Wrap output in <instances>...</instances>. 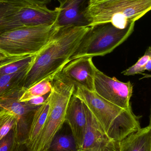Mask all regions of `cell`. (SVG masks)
Segmentation results:
<instances>
[{
    "label": "cell",
    "instance_id": "1",
    "mask_svg": "<svg viewBox=\"0 0 151 151\" xmlns=\"http://www.w3.org/2000/svg\"><path fill=\"white\" fill-rule=\"evenodd\" d=\"M90 27H59L52 40L37 53L27 75L24 88L26 90L47 76L60 72L70 62V58Z\"/></svg>",
    "mask_w": 151,
    "mask_h": 151
},
{
    "label": "cell",
    "instance_id": "2",
    "mask_svg": "<svg viewBox=\"0 0 151 151\" xmlns=\"http://www.w3.org/2000/svg\"><path fill=\"white\" fill-rule=\"evenodd\" d=\"M85 104L106 135L120 142L141 128L139 117L132 107L124 109L103 98L95 91L75 87L73 93Z\"/></svg>",
    "mask_w": 151,
    "mask_h": 151
},
{
    "label": "cell",
    "instance_id": "3",
    "mask_svg": "<svg viewBox=\"0 0 151 151\" xmlns=\"http://www.w3.org/2000/svg\"><path fill=\"white\" fill-rule=\"evenodd\" d=\"M151 10V0H99L88 4L84 16L90 27L111 23L124 29Z\"/></svg>",
    "mask_w": 151,
    "mask_h": 151
},
{
    "label": "cell",
    "instance_id": "4",
    "mask_svg": "<svg viewBox=\"0 0 151 151\" xmlns=\"http://www.w3.org/2000/svg\"><path fill=\"white\" fill-rule=\"evenodd\" d=\"M59 14L58 7L51 10L20 0H1L0 35L21 27L57 24Z\"/></svg>",
    "mask_w": 151,
    "mask_h": 151
},
{
    "label": "cell",
    "instance_id": "5",
    "mask_svg": "<svg viewBox=\"0 0 151 151\" xmlns=\"http://www.w3.org/2000/svg\"><path fill=\"white\" fill-rule=\"evenodd\" d=\"M75 90V85L59 73L56 74L50 93V107L43 129L32 151H46L56 133L65 123L69 101Z\"/></svg>",
    "mask_w": 151,
    "mask_h": 151
},
{
    "label": "cell",
    "instance_id": "6",
    "mask_svg": "<svg viewBox=\"0 0 151 151\" xmlns=\"http://www.w3.org/2000/svg\"><path fill=\"white\" fill-rule=\"evenodd\" d=\"M58 29L55 24L8 31L0 35V50L12 57L37 54L52 40Z\"/></svg>",
    "mask_w": 151,
    "mask_h": 151
},
{
    "label": "cell",
    "instance_id": "7",
    "mask_svg": "<svg viewBox=\"0 0 151 151\" xmlns=\"http://www.w3.org/2000/svg\"><path fill=\"white\" fill-rule=\"evenodd\" d=\"M135 23L119 29L111 23L100 24L90 27L84 35L70 61L84 56H104L112 52L130 36Z\"/></svg>",
    "mask_w": 151,
    "mask_h": 151
},
{
    "label": "cell",
    "instance_id": "8",
    "mask_svg": "<svg viewBox=\"0 0 151 151\" xmlns=\"http://www.w3.org/2000/svg\"><path fill=\"white\" fill-rule=\"evenodd\" d=\"M94 89L103 98L122 109L131 107L130 100L133 85L129 81L123 82L115 77H109L96 67Z\"/></svg>",
    "mask_w": 151,
    "mask_h": 151
},
{
    "label": "cell",
    "instance_id": "9",
    "mask_svg": "<svg viewBox=\"0 0 151 151\" xmlns=\"http://www.w3.org/2000/svg\"><path fill=\"white\" fill-rule=\"evenodd\" d=\"M25 90L9 96L0 98V110L10 111L18 117L14 130L16 142L19 143H26L34 116L41 106L32 105L27 102H20L19 98Z\"/></svg>",
    "mask_w": 151,
    "mask_h": 151
},
{
    "label": "cell",
    "instance_id": "10",
    "mask_svg": "<svg viewBox=\"0 0 151 151\" xmlns=\"http://www.w3.org/2000/svg\"><path fill=\"white\" fill-rule=\"evenodd\" d=\"M92 58L81 57L71 60L63 68L59 74L73 83L75 87H82L95 91L96 67L93 63Z\"/></svg>",
    "mask_w": 151,
    "mask_h": 151
},
{
    "label": "cell",
    "instance_id": "11",
    "mask_svg": "<svg viewBox=\"0 0 151 151\" xmlns=\"http://www.w3.org/2000/svg\"><path fill=\"white\" fill-rule=\"evenodd\" d=\"M84 106L87 127L82 146L78 151H120V142L111 140L106 135L85 104Z\"/></svg>",
    "mask_w": 151,
    "mask_h": 151
},
{
    "label": "cell",
    "instance_id": "12",
    "mask_svg": "<svg viewBox=\"0 0 151 151\" xmlns=\"http://www.w3.org/2000/svg\"><path fill=\"white\" fill-rule=\"evenodd\" d=\"M65 123L70 127L79 149L82 146L87 125V115L84 103L73 95L66 110Z\"/></svg>",
    "mask_w": 151,
    "mask_h": 151
},
{
    "label": "cell",
    "instance_id": "13",
    "mask_svg": "<svg viewBox=\"0 0 151 151\" xmlns=\"http://www.w3.org/2000/svg\"><path fill=\"white\" fill-rule=\"evenodd\" d=\"M89 0H59V14L57 25L66 26H89L84 17Z\"/></svg>",
    "mask_w": 151,
    "mask_h": 151
},
{
    "label": "cell",
    "instance_id": "14",
    "mask_svg": "<svg viewBox=\"0 0 151 151\" xmlns=\"http://www.w3.org/2000/svg\"><path fill=\"white\" fill-rule=\"evenodd\" d=\"M120 151H151L150 125L128 136L120 142Z\"/></svg>",
    "mask_w": 151,
    "mask_h": 151
},
{
    "label": "cell",
    "instance_id": "15",
    "mask_svg": "<svg viewBox=\"0 0 151 151\" xmlns=\"http://www.w3.org/2000/svg\"><path fill=\"white\" fill-rule=\"evenodd\" d=\"M31 68L15 73L0 75V98L9 96L25 90L24 87L25 81Z\"/></svg>",
    "mask_w": 151,
    "mask_h": 151
},
{
    "label": "cell",
    "instance_id": "16",
    "mask_svg": "<svg viewBox=\"0 0 151 151\" xmlns=\"http://www.w3.org/2000/svg\"><path fill=\"white\" fill-rule=\"evenodd\" d=\"M50 103V98L49 95L45 102L37 109L34 116L26 142L27 146L32 151L46 122L49 109Z\"/></svg>",
    "mask_w": 151,
    "mask_h": 151
},
{
    "label": "cell",
    "instance_id": "17",
    "mask_svg": "<svg viewBox=\"0 0 151 151\" xmlns=\"http://www.w3.org/2000/svg\"><path fill=\"white\" fill-rule=\"evenodd\" d=\"M79 148L72 132L62 128L53 137L46 151H78Z\"/></svg>",
    "mask_w": 151,
    "mask_h": 151
},
{
    "label": "cell",
    "instance_id": "18",
    "mask_svg": "<svg viewBox=\"0 0 151 151\" xmlns=\"http://www.w3.org/2000/svg\"><path fill=\"white\" fill-rule=\"evenodd\" d=\"M37 54L17 57L0 62V75L15 73L32 67Z\"/></svg>",
    "mask_w": 151,
    "mask_h": 151
},
{
    "label": "cell",
    "instance_id": "19",
    "mask_svg": "<svg viewBox=\"0 0 151 151\" xmlns=\"http://www.w3.org/2000/svg\"><path fill=\"white\" fill-rule=\"evenodd\" d=\"M58 73H55L48 76L27 89L19 98V101L27 102L34 98L41 96L50 93L52 90V83L54 78Z\"/></svg>",
    "mask_w": 151,
    "mask_h": 151
},
{
    "label": "cell",
    "instance_id": "20",
    "mask_svg": "<svg viewBox=\"0 0 151 151\" xmlns=\"http://www.w3.org/2000/svg\"><path fill=\"white\" fill-rule=\"evenodd\" d=\"M18 121V117L10 111L0 110V141L12 129H14Z\"/></svg>",
    "mask_w": 151,
    "mask_h": 151
},
{
    "label": "cell",
    "instance_id": "21",
    "mask_svg": "<svg viewBox=\"0 0 151 151\" xmlns=\"http://www.w3.org/2000/svg\"><path fill=\"white\" fill-rule=\"evenodd\" d=\"M151 59V46L148 48L144 55L140 58L135 64L123 71L122 73L127 76L141 74L145 70V65Z\"/></svg>",
    "mask_w": 151,
    "mask_h": 151
},
{
    "label": "cell",
    "instance_id": "22",
    "mask_svg": "<svg viewBox=\"0 0 151 151\" xmlns=\"http://www.w3.org/2000/svg\"><path fill=\"white\" fill-rule=\"evenodd\" d=\"M16 143L15 130L12 129L0 141V151H12Z\"/></svg>",
    "mask_w": 151,
    "mask_h": 151
},
{
    "label": "cell",
    "instance_id": "23",
    "mask_svg": "<svg viewBox=\"0 0 151 151\" xmlns=\"http://www.w3.org/2000/svg\"><path fill=\"white\" fill-rule=\"evenodd\" d=\"M49 94H46L44 96H41L37 97L34 98L32 99H31L29 101H27V103L29 104L32 105L33 106H41L46 101V99H47Z\"/></svg>",
    "mask_w": 151,
    "mask_h": 151
},
{
    "label": "cell",
    "instance_id": "24",
    "mask_svg": "<svg viewBox=\"0 0 151 151\" xmlns=\"http://www.w3.org/2000/svg\"><path fill=\"white\" fill-rule=\"evenodd\" d=\"M12 151H32L27 146L26 143L16 142Z\"/></svg>",
    "mask_w": 151,
    "mask_h": 151
},
{
    "label": "cell",
    "instance_id": "25",
    "mask_svg": "<svg viewBox=\"0 0 151 151\" xmlns=\"http://www.w3.org/2000/svg\"><path fill=\"white\" fill-rule=\"evenodd\" d=\"M32 4H38V5H47L51 2L53 0H20ZM59 1V0H58Z\"/></svg>",
    "mask_w": 151,
    "mask_h": 151
},
{
    "label": "cell",
    "instance_id": "26",
    "mask_svg": "<svg viewBox=\"0 0 151 151\" xmlns=\"http://www.w3.org/2000/svg\"><path fill=\"white\" fill-rule=\"evenodd\" d=\"M15 57H17L11 56L7 55L6 53L0 50V62L5 61V60H9V59H12V58H13Z\"/></svg>",
    "mask_w": 151,
    "mask_h": 151
},
{
    "label": "cell",
    "instance_id": "27",
    "mask_svg": "<svg viewBox=\"0 0 151 151\" xmlns=\"http://www.w3.org/2000/svg\"><path fill=\"white\" fill-rule=\"evenodd\" d=\"M145 70L151 71V59L149 61V62L147 63L146 65L145 66Z\"/></svg>",
    "mask_w": 151,
    "mask_h": 151
},
{
    "label": "cell",
    "instance_id": "28",
    "mask_svg": "<svg viewBox=\"0 0 151 151\" xmlns=\"http://www.w3.org/2000/svg\"><path fill=\"white\" fill-rule=\"evenodd\" d=\"M99 1V0H89L88 4L97 1Z\"/></svg>",
    "mask_w": 151,
    "mask_h": 151
},
{
    "label": "cell",
    "instance_id": "29",
    "mask_svg": "<svg viewBox=\"0 0 151 151\" xmlns=\"http://www.w3.org/2000/svg\"><path fill=\"white\" fill-rule=\"evenodd\" d=\"M150 125L151 127V108H150Z\"/></svg>",
    "mask_w": 151,
    "mask_h": 151
},
{
    "label": "cell",
    "instance_id": "30",
    "mask_svg": "<svg viewBox=\"0 0 151 151\" xmlns=\"http://www.w3.org/2000/svg\"><path fill=\"white\" fill-rule=\"evenodd\" d=\"M0 1H1V0H0Z\"/></svg>",
    "mask_w": 151,
    "mask_h": 151
}]
</instances>
